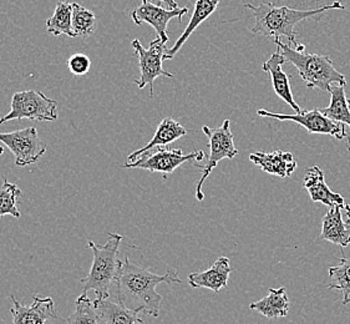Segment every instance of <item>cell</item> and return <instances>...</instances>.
I'll use <instances>...</instances> for the list:
<instances>
[{"mask_svg": "<svg viewBox=\"0 0 350 324\" xmlns=\"http://www.w3.org/2000/svg\"><path fill=\"white\" fill-rule=\"evenodd\" d=\"M148 1L154 5L166 8V9H178L180 8L176 0H148Z\"/></svg>", "mask_w": 350, "mask_h": 324, "instance_id": "obj_29", "label": "cell"}, {"mask_svg": "<svg viewBox=\"0 0 350 324\" xmlns=\"http://www.w3.org/2000/svg\"><path fill=\"white\" fill-rule=\"evenodd\" d=\"M347 101H348V107H349L350 110V98H347Z\"/></svg>", "mask_w": 350, "mask_h": 324, "instance_id": "obj_32", "label": "cell"}, {"mask_svg": "<svg viewBox=\"0 0 350 324\" xmlns=\"http://www.w3.org/2000/svg\"><path fill=\"white\" fill-rule=\"evenodd\" d=\"M343 208L342 204L329 207V211L322 219L321 237L330 243L345 248L350 245V224L345 222L342 217Z\"/></svg>", "mask_w": 350, "mask_h": 324, "instance_id": "obj_17", "label": "cell"}, {"mask_svg": "<svg viewBox=\"0 0 350 324\" xmlns=\"http://www.w3.org/2000/svg\"><path fill=\"white\" fill-rule=\"evenodd\" d=\"M284 63H286V59L280 54V50H277L275 53L271 55L268 60L263 63L262 69L271 75L274 92L284 103H287L288 105L291 106L295 113H301V109L295 103L293 94H292V90H291L289 75H288L286 71L283 70V64Z\"/></svg>", "mask_w": 350, "mask_h": 324, "instance_id": "obj_14", "label": "cell"}, {"mask_svg": "<svg viewBox=\"0 0 350 324\" xmlns=\"http://www.w3.org/2000/svg\"><path fill=\"white\" fill-rule=\"evenodd\" d=\"M250 160L259 166L267 174L286 178L297 170V161L292 152L275 150L273 152H254Z\"/></svg>", "mask_w": 350, "mask_h": 324, "instance_id": "obj_15", "label": "cell"}, {"mask_svg": "<svg viewBox=\"0 0 350 324\" xmlns=\"http://www.w3.org/2000/svg\"><path fill=\"white\" fill-rule=\"evenodd\" d=\"M304 187L308 191L310 200L313 202H319L328 207H333L336 204L344 206L343 196L338 192L330 190L329 186L325 183L323 170L318 166L307 169L306 176H304Z\"/></svg>", "mask_w": 350, "mask_h": 324, "instance_id": "obj_16", "label": "cell"}, {"mask_svg": "<svg viewBox=\"0 0 350 324\" xmlns=\"http://www.w3.org/2000/svg\"><path fill=\"white\" fill-rule=\"evenodd\" d=\"M221 1H222V0H195L193 14L191 16L189 25L183 30V36L177 39L175 45H174L171 49H167L165 57H163V60H171V59H174L176 54L183 48V44L189 40L191 34H192L211 14H213V13L216 12V9H217Z\"/></svg>", "mask_w": 350, "mask_h": 324, "instance_id": "obj_20", "label": "cell"}, {"mask_svg": "<svg viewBox=\"0 0 350 324\" xmlns=\"http://www.w3.org/2000/svg\"><path fill=\"white\" fill-rule=\"evenodd\" d=\"M257 113L262 118H271L280 121H293L304 127L309 134L329 135L334 136L340 141L347 140L350 151V137L345 133L344 124L330 120L329 118L323 115L322 111L317 107L313 110H301V113H295L293 115L271 113L265 109H259Z\"/></svg>", "mask_w": 350, "mask_h": 324, "instance_id": "obj_8", "label": "cell"}, {"mask_svg": "<svg viewBox=\"0 0 350 324\" xmlns=\"http://www.w3.org/2000/svg\"><path fill=\"white\" fill-rule=\"evenodd\" d=\"M68 68H69L71 74H74L77 77H83L90 70L92 60L88 55L81 54V53H77V54H74V55L69 57Z\"/></svg>", "mask_w": 350, "mask_h": 324, "instance_id": "obj_28", "label": "cell"}, {"mask_svg": "<svg viewBox=\"0 0 350 324\" xmlns=\"http://www.w3.org/2000/svg\"><path fill=\"white\" fill-rule=\"evenodd\" d=\"M156 151H150L140 156L136 161L126 162L122 165L124 169L148 170L150 172H160L165 175L172 174L177 167H180L185 162H200L206 159V154L197 150L191 154L185 155L180 148H168L166 146H159Z\"/></svg>", "mask_w": 350, "mask_h": 324, "instance_id": "obj_7", "label": "cell"}, {"mask_svg": "<svg viewBox=\"0 0 350 324\" xmlns=\"http://www.w3.org/2000/svg\"><path fill=\"white\" fill-rule=\"evenodd\" d=\"M23 195L21 189L15 185L10 183L7 177H3V183L0 186V217L3 216H12L19 219L21 217V211L18 208V198Z\"/></svg>", "mask_w": 350, "mask_h": 324, "instance_id": "obj_25", "label": "cell"}, {"mask_svg": "<svg viewBox=\"0 0 350 324\" xmlns=\"http://www.w3.org/2000/svg\"><path fill=\"white\" fill-rule=\"evenodd\" d=\"M72 16V4L68 1H59L56 4L54 14L46 21V30L53 36H68L75 39L77 34L72 30L71 25Z\"/></svg>", "mask_w": 350, "mask_h": 324, "instance_id": "obj_22", "label": "cell"}, {"mask_svg": "<svg viewBox=\"0 0 350 324\" xmlns=\"http://www.w3.org/2000/svg\"><path fill=\"white\" fill-rule=\"evenodd\" d=\"M3 154H4V148L0 146V155H3Z\"/></svg>", "mask_w": 350, "mask_h": 324, "instance_id": "obj_31", "label": "cell"}, {"mask_svg": "<svg viewBox=\"0 0 350 324\" xmlns=\"http://www.w3.org/2000/svg\"><path fill=\"white\" fill-rule=\"evenodd\" d=\"M71 4H72L71 25H72L74 33L77 34V38H84V39L92 36L98 25L95 14L92 10L86 9L77 3H71Z\"/></svg>", "mask_w": 350, "mask_h": 324, "instance_id": "obj_26", "label": "cell"}, {"mask_svg": "<svg viewBox=\"0 0 350 324\" xmlns=\"http://www.w3.org/2000/svg\"><path fill=\"white\" fill-rule=\"evenodd\" d=\"M189 13L187 8H178V9H166V8L154 5L148 0H142L140 7L136 8L131 13L133 23L136 25L141 24H150L156 30L159 38L162 42H168L167 25L174 18L181 21L183 15Z\"/></svg>", "mask_w": 350, "mask_h": 324, "instance_id": "obj_11", "label": "cell"}, {"mask_svg": "<svg viewBox=\"0 0 350 324\" xmlns=\"http://www.w3.org/2000/svg\"><path fill=\"white\" fill-rule=\"evenodd\" d=\"M98 313L100 324H144L140 313L129 310L122 304L115 303L109 298H96L92 301Z\"/></svg>", "mask_w": 350, "mask_h": 324, "instance_id": "obj_19", "label": "cell"}, {"mask_svg": "<svg viewBox=\"0 0 350 324\" xmlns=\"http://www.w3.org/2000/svg\"><path fill=\"white\" fill-rule=\"evenodd\" d=\"M66 324H100L92 301L83 293L75 301V312L66 318Z\"/></svg>", "mask_w": 350, "mask_h": 324, "instance_id": "obj_27", "label": "cell"}, {"mask_svg": "<svg viewBox=\"0 0 350 324\" xmlns=\"http://www.w3.org/2000/svg\"><path fill=\"white\" fill-rule=\"evenodd\" d=\"M55 121L57 119V103L45 94L36 90L15 92L12 98L9 113L0 119V125L8 121Z\"/></svg>", "mask_w": 350, "mask_h": 324, "instance_id": "obj_5", "label": "cell"}, {"mask_svg": "<svg viewBox=\"0 0 350 324\" xmlns=\"http://www.w3.org/2000/svg\"><path fill=\"white\" fill-rule=\"evenodd\" d=\"M330 283L328 288L340 291L343 293V304L350 302V258H340L336 266L329 267Z\"/></svg>", "mask_w": 350, "mask_h": 324, "instance_id": "obj_24", "label": "cell"}, {"mask_svg": "<svg viewBox=\"0 0 350 324\" xmlns=\"http://www.w3.org/2000/svg\"><path fill=\"white\" fill-rule=\"evenodd\" d=\"M231 271L230 258L219 257L207 271L191 273L187 280L192 288L211 289L217 293L227 287Z\"/></svg>", "mask_w": 350, "mask_h": 324, "instance_id": "obj_13", "label": "cell"}, {"mask_svg": "<svg viewBox=\"0 0 350 324\" xmlns=\"http://www.w3.org/2000/svg\"><path fill=\"white\" fill-rule=\"evenodd\" d=\"M133 48L135 50V55L139 59L140 66V79L135 83L139 86V89H144L146 85H150V96H154V83L159 77L174 79V75L168 71L163 70L162 63L165 62L163 57L167 51L166 42H162L161 38H156L150 42L148 49L142 46L140 40L135 39L133 42Z\"/></svg>", "mask_w": 350, "mask_h": 324, "instance_id": "obj_9", "label": "cell"}, {"mask_svg": "<svg viewBox=\"0 0 350 324\" xmlns=\"http://www.w3.org/2000/svg\"><path fill=\"white\" fill-rule=\"evenodd\" d=\"M187 134L186 129L177 121L174 120L172 118H165L157 126V130L154 133L152 140L148 142L146 146L133 151V154L127 156V162L136 161L140 156L152 151L154 148L159 146H167L170 144L175 142L176 140L181 139L185 135Z\"/></svg>", "mask_w": 350, "mask_h": 324, "instance_id": "obj_18", "label": "cell"}, {"mask_svg": "<svg viewBox=\"0 0 350 324\" xmlns=\"http://www.w3.org/2000/svg\"><path fill=\"white\" fill-rule=\"evenodd\" d=\"M0 142L12 151L15 157V165L19 167L39 162L46 152V144L40 140L36 127L0 134Z\"/></svg>", "mask_w": 350, "mask_h": 324, "instance_id": "obj_10", "label": "cell"}, {"mask_svg": "<svg viewBox=\"0 0 350 324\" xmlns=\"http://www.w3.org/2000/svg\"><path fill=\"white\" fill-rule=\"evenodd\" d=\"M13 308L10 313L13 316V324H46L50 319H55V303L51 297L34 295L33 304L25 307L14 296H10Z\"/></svg>", "mask_w": 350, "mask_h": 324, "instance_id": "obj_12", "label": "cell"}, {"mask_svg": "<svg viewBox=\"0 0 350 324\" xmlns=\"http://www.w3.org/2000/svg\"><path fill=\"white\" fill-rule=\"evenodd\" d=\"M250 308L260 313L268 319L287 317L289 298L284 287L269 289V295L250 306Z\"/></svg>", "mask_w": 350, "mask_h": 324, "instance_id": "obj_21", "label": "cell"}, {"mask_svg": "<svg viewBox=\"0 0 350 324\" xmlns=\"http://www.w3.org/2000/svg\"><path fill=\"white\" fill-rule=\"evenodd\" d=\"M245 8L252 10V15L256 19L251 31L253 34L280 39L282 36H286L288 40L297 45L295 42L297 33L295 25L301 21H307L310 18L321 19L324 13L328 10L336 9H344V5L339 1L333 4L315 8L312 10H297L288 7H277L274 3H260L258 7H254L250 3H245Z\"/></svg>", "mask_w": 350, "mask_h": 324, "instance_id": "obj_2", "label": "cell"}, {"mask_svg": "<svg viewBox=\"0 0 350 324\" xmlns=\"http://www.w3.org/2000/svg\"><path fill=\"white\" fill-rule=\"evenodd\" d=\"M202 131L208 137V148H210V156L204 161L202 166L198 165L196 167L202 170V175L200 181L197 183L196 198L197 201H203L204 193H203V183L210 176L211 172L217 167L218 162L224 159L233 160L239 155V150L234 146L233 135L231 131V121L224 120V124L216 129L211 127H202Z\"/></svg>", "mask_w": 350, "mask_h": 324, "instance_id": "obj_6", "label": "cell"}, {"mask_svg": "<svg viewBox=\"0 0 350 324\" xmlns=\"http://www.w3.org/2000/svg\"><path fill=\"white\" fill-rule=\"evenodd\" d=\"M273 42L277 44L286 62L297 68L299 77L308 89H319L330 92L333 85H347L345 77L336 70L333 60L328 55L309 54L303 44L292 46L280 42V39H273Z\"/></svg>", "mask_w": 350, "mask_h": 324, "instance_id": "obj_3", "label": "cell"}, {"mask_svg": "<svg viewBox=\"0 0 350 324\" xmlns=\"http://www.w3.org/2000/svg\"><path fill=\"white\" fill-rule=\"evenodd\" d=\"M321 111L323 115L329 118L330 120L340 122L350 127V110L343 85L336 84L332 86L329 106Z\"/></svg>", "mask_w": 350, "mask_h": 324, "instance_id": "obj_23", "label": "cell"}, {"mask_svg": "<svg viewBox=\"0 0 350 324\" xmlns=\"http://www.w3.org/2000/svg\"><path fill=\"white\" fill-rule=\"evenodd\" d=\"M344 208H345V213H347V217H348V222L350 224V204H345Z\"/></svg>", "mask_w": 350, "mask_h": 324, "instance_id": "obj_30", "label": "cell"}, {"mask_svg": "<svg viewBox=\"0 0 350 324\" xmlns=\"http://www.w3.org/2000/svg\"><path fill=\"white\" fill-rule=\"evenodd\" d=\"M160 283L172 284L183 281L176 269H168L165 275H154L125 257L116 281L118 302L133 312L157 318L160 316L162 296L157 293L156 287Z\"/></svg>", "mask_w": 350, "mask_h": 324, "instance_id": "obj_1", "label": "cell"}, {"mask_svg": "<svg viewBox=\"0 0 350 324\" xmlns=\"http://www.w3.org/2000/svg\"><path fill=\"white\" fill-rule=\"evenodd\" d=\"M122 236L119 233H109V240L104 246H98L95 242L89 241L88 247L92 249L94 260L89 275L80 283L84 293L89 291L95 292L96 298H109L113 286L122 267V261L119 260L120 245Z\"/></svg>", "mask_w": 350, "mask_h": 324, "instance_id": "obj_4", "label": "cell"}]
</instances>
